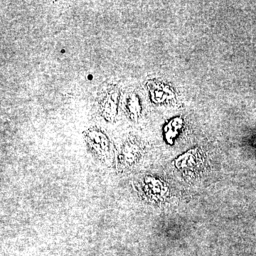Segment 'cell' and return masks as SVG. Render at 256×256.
I'll return each mask as SVG.
<instances>
[{"label": "cell", "mask_w": 256, "mask_h": 256, "mask_svg": "<svg viewBox=\"0 0 256 256\" xmlns=\"http://www.w3.org/2000/svg\"><path fill=\"white\" fill-rule=\"evenodd\" d=\"M84 138L90 152L96 159L104 164L110 163L112 159L111 142L102 130L92 127L84 131Z\"/></svg>", "instance_id": "cell-1"}, {"label": "cell", "mask_w": 256, "mask_h": 256, "mask_svg": "<svg viewBox=\"0 0 256 256\" xmlns=\"http://www.w3.org/2000/svg\"><path fill=\"white\" fill-rule=\"evenodd\" d=\"M120 92L117 86H109L99 99V110L107 122H112L118 114Z\"/></svg>", "instance_id": "cell-2"}, {"label": "cell", "mask_w": 256, "mask_h": 256, "mask_svg": "<svg viewBox=\"0 0 256 256\" xmlns=\"http://www.w3.org/2000/svg\"><path fill=\"white\" fill-rule=\"evenodd\" d=\"M128 110L133 118H136L139 116L140 112V106L139 100L136 96H131L128 99L127 104Z\"/></svg>", "instance_id": "cell-3"}]
</instances>
